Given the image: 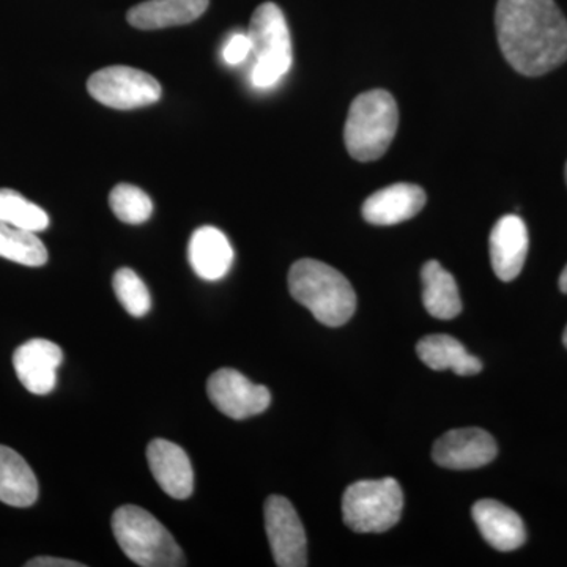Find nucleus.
<instances>
[{
    "instance_id": "1",
    "label": "nucleus",
    "mask_w": 567,
    "mask_h": 567,
    "mask_svg": "<svg viewBox=\"0 0 567 567\" xmlns=\"http://www.w3.org/2000/svg\"><path fill=\"white\" fill-rule=\"evenodd\" d=\"M499 50L524 76H543L567 61V20L555 0H498Z\"/></svg>"
},
{
    "instance_id": "2",
    "label": "nucleus",
    "mask_w": 567,
    "mask_h": 567,
    "mask_svg": "<svg viewBox=\"0 0 567 567\" xmlns=\"http://www.w3.org/2000/svg\"><path fill=\"white\" fill-rule=\"evenodd\" d=\"M295 300L327 327L346 324L357 311V293L341 271L315 259H301L289 271Z\"/></svg>"
},
{
    "instance_id": "3",
    "label": "nucleus",
    "mask_w": 567,
    "mask_h": 567,
    "mask_svg": "<svg viewBox=\"0 0 567 567\" xmlns=\"http://www.w3.org/2000/svg\"><path fill=\"white\" fill-rule=\"evenodd\" d=\"M399 125L394 96L386 91H369L354 99L347 115L344 140L357 162H375L385 155Z\"/></svg>"
},
{
    "instance_id": "4",
    "label": "nucleus",
    "mask_w": 567,
    "mask_h": 567,
    "mask_svg": "<svg viewBox=\"0 0 567 567\" xmlns=\"http://www.w3.org/2000/svg\"><path fill=\"white\" fill-rule=\"evenodd\" d=\"M112 532L134 565L181 567L186 565L182 548L158 518L140 506L118 507L112 516Z\"/></svg>"
},
{
    "instance_id": "5",
    "label": "nucleus",
    "mask_w": 567,
    "mask_h": 567,
    "mask_svg": "<svg viewBox=\"0 0 567 567\" xmlns=\"http://www.w3.org/2000/svg\"><path fill=\"white\" fill-rule=\"evenodd\" d=\"M251 40L254 87L270 89L289 73L292 66V40L282 10L265 2L254 11L248 29Z\"/></svg>"
},
{
    "instance_id": "6",
    "label": "nucleus",
    "mask_w": 567,
    "mask_h": 567,
    "mask_svg": "<svg viewBox=\"0 0 567 567\" xmlns=\"http://www.w3.org/2000/svg\"><path fill=\"white\" fill-rule=\"evenodd\" d=\"M404 494L393 477L358 481L347 487L342 517L354 533H385L401 520Z\"/></svg>"
},
{
    "instance_id": "7",
    "label": "nucleus",
    "mask_w": 567,
    "mask_h": 567,
    "mask_svg": "<svg viewBox=\"0 0 567 567\" xmlns=\"http://www.w3.org/2000/svg\"><path fill=\"white\" fill-rule=\"evenodd\" d=\"M96 102L112 110L130 111L159 102L163 89L151 74L132 66L114 65L96 71L87 81Z\"/></svg>"
},
{
    "instance_id": "8",
    "label": "nucleus",
    "mask_w": 567,
    "mask_h": 567,
    "mask_svg": "<svg viewBox=\"0 0 567 567\" xmlns=\"http://www.w3.org/2000/svg\"><path fill=\"white\" fill-rule=\"evenodd\" d=\"M265 528L276 566H308V540L297 511L281 495L268 496L265 502Z\"/></svg>"
},
{
    "instance_id": "9",
    "label": "nucleus",
    "mask_w": 567,
    "mask_h": 567,
    "mask_svg": "<svg viewBox=\"0 0 567 567\" xmlns=\"http://www.w3.org/2000/svg\"><path fill=\"white\" fill-rule=\"evenodd\" d=\"M208 399L223 415L241 421L260 415L271 404L268 388L256 385L235 369H218L207 382Z\"/></svg>"
},
{
    "instance_id": "10",
    "label": "nucleus",
    "mask_w": 567,
    "mask_h": 567,
    "mask_svg": "<svg viewBox=\"0 0 567 567\" xmlns=\"http://www.w3.org/2000/svg\"><path fill=\"white\" fill-rule=\"evenodd\" d=\"M494 436L483 429H454L436 440L432 457L450 470H475L491 464L496 457Z\"/></svg>"
},
{
    "instance_id": "11",
    "label": "nucleus",
    "mask_w": 567,
    "mask_h": 567,
    "mask_svg": "<svg viewBox=\"0 0 567 567\" xmlns=\"http://www.w3.org/2000/svg\"><path fill=\"white\" fill-rule=\"evenodd\" d=\"M62 361L61 347L48 339H32L18 347L13 354L18 379L29 393L37 395H47L54 390Z\"/></svg>"
},
{
    "instance_id": "12",
    "label": "nucleus",
    "mask_w": 567,
    "mask_h": 567,
    "mask_svg": "<svg viewBox=\"0 0 567 567\" xmlns=\"http://www.w3.org/2000/svg\"><path fill=\"white\" fill-rule=\"evenodd\" d=\"M528 246V229L524 219L516 215L498 219L491 233V262L502 281H514L522 274Z\"/></svg>"
},
{
    "instance_id": "13",
    "label": "nucleus",
    "mask_w": 567,
    "mask_h": 567,
    "mask_svg": "<svg viewBox=\"0 0 567 567\" xmlns=\"http://www.w3.org/2000/svg\"><path fill=\"white\" fill-rule=\"evenodd\" d=\"M147 462L153 477L167 495L175 499H186L193 495V465L181 446L169 440H153L147 447Z\"/></svg>"
},
{
    "instance_id": "14",
    "label": "nucleus",
    "mask_w": 567,
    "mask_h": 567,
    "mask_svg": "<svg viewBox=\"0 0 567 567\" xmlns=\"http://www.w3.org/2000/svg\"><path fill=\"white\" fill-rule=\"evenodd\" d=\"M425 200L424 189L412 183H395L388 188L372 194L363 205L365 221L375 226H394L409 221L423 210Z\"/></svg>"
},
{
    "instance_id": "15",
    "label": "nucleus",
    "mask_w": 567,
    "mask_h": 567,
    "mask_svg": "<svg viewBox=\"0 0 567 567\" xmlns=\"http://www.w3.org/2000/svg\"><path fill=\"white\" fill-rule=\"evenodd\" d=\"M472 514L481 535L496 550H517L527 540V529L520 516L496 499H480Z\"/></svg>"
},
{
    "instance_id": "16",
    "label": "nucleus",
    "mask_w": 567,
    "mask_h": 567,
    "mask_svg": "<svg viewBox=\"0 0 567 567\" xmlns=\"http://www.w3.org/2000/svg\"><path fill=\"white\" fill-rule=\"evenodd\" d=\"M188 260L194 274L204 281H219L233 267V245L216 227H199L189 238Z\"/></svg>"
},
{
    "instance_id": "17",
    "label": "nucleus",
    "mask_w": 567,
    "mask_h": 567,
    "mask_svg": "<svg viewBox=\"0 0 567 567\" xmlns=\"http://www.w3.org/2000/svg\"><path fill=\"white\" fill-rule=\"evenodd\" d=\"M210 0H145L128 11V22L141 31H158L199 20Z\"/></svg>"
},
{
    "instance_id": "18",
    "label": "nucleus",
    "mask_w": 567,
    "mask_h": 567,
    "mask_svg": "<svg viewBox=\"0 0 567 567\" xmlns=\"http://www.w3.org/2000/svg\"><path fill=\"white\" fill-rule=\"evenodd\" d=\"M417 357L434 371H453L454 374L476 375L483 371L480 358L466 352L462 342L447 334H431L421 339L416 346Z\"/></svg>"
},
{
    "instance_id": "19",
    "label": "nucleus",
    "mask_w": 567,
    "mask_h": 567,
    "mask_svg": "<svg viewBox=\"0 0 567 567\" xmlns=\"http://www.w3.org/2000/svg\"><path fill=\"white\" fill-rule=\"evenodd\" d=\"M39 498V481L28 462L9 446L0 445V502L29 507Z\"/></svg>"
},
{
    "instance_id": "20",
    "label": "nucleus",
    "mask_w": 567,
    "mask_h": 567,
    "mask_svg": "<svg viewBox=\"0 0 567 567\" xmlns=\"http://www.w3.org/2000/svg\"><path fill=\"white\" fill-rule=\"evenodd\" d=\"M425 311L440 320L456 319L462 311L461 293L454 276L436 260H429L421 270Z\"/></svg>"
},
{
    "instance_id": "21",
    "label": "nucleus",
    "mask_w": 567,
    "mask_h": 567,
    "mask_svg": "<svg viewBox=\"0 0 567 567\" xmlns=\"http://www.w3.org/2000/svg\"><path fill=\"white\" fill-rule=\"evenodd\" d=\"M0 257L25 267H43L48 249L35 233L0 223Z\"/></svg>"
},
{
    "instance_id": "22",
    "label": "nucleus",
    "mask_w": 567,
    "mask_h": 567,
    "mask_svg": "<svg viewBox=\"0 0 567 567\" xmlns=\"http://www.w3.org/2000/svg\"><path fill=\"white\" fill-rule=\"evenodd\" d=\"M0 223L39 234L50 227V216L39 205L25 199L21 193L0 188Z\"/></svg>"
},
{
    "instance_id": "23",
    "label": "nucleus",
    "mask_w": 567,
    "mask_h": 567,
    "mask_svg": "<svg viewBox=\"0 0 567 567\" xmlns=\"http://www.w3.org/2000/svg\"><path fill=\"white\" fill-rule=\"evenodd\" d=\"M111 210L126 224H142L151 219L153 203L137 186L121 183L110 194Z\"/></svg>"
},
{
    "instance_id": "24",
    "label": "nucleus",
    "mask_w": 567,
    "mask_h": 567,
    "mask_svg": "<svg viewBox=\"0 0 567 567\" xmlns=\"http://www.w3.org/2000/svg\"><path fill=\"white\" fill-rule=\"evenodd\" d=\"M112 287L125 311L133 317H144L152 308V297L144 281L132 268L115 271Z\"/></svg>"
},
{
    "instance_id": "25",
    "label": "nucleus",
    "mask_w": 567,
    "mask_h": 567,
    "mask_svg": "<svg viewBox=\"0 0 567 567\" xmlns=\"http://www.w3.org/2000/svg\"><path fill=\"white\" fill-rule=\"evenodd\" d=\"M251 40L248 32H234L223 48V61L230 66L240 65L251 54Z\"/></svg>"
},
{
    "instance_id": "26",
    "label": "nucleus",
    "mask_w": 567,
    "mask_h": 567,
    "mask_svg": "<svg viewBox=\"0 0 567 567\" xmlns=\"http://www.w3.org/2000/svg\"><path fill=\"white\" fill-rule=\"evenodd\" d=\"M28 567H84L82 563L71 561V559L39 557L25 563Z\"/></svg>"
},
{
    "instance_id": "27",
    "label": "nucleus",
    "mask_w": 567,
    "mask_h": 567,
    "mask_svg": "<svg viewBox=\"0 0 567 567\" xmlns=\"http://www.w3.org/2000/svg\"><path fill=\"white\" fill-rule=\"evenodd\" d=\"M559 290H561L563 293H567V265L561 276H559Z\"/></svg>"
},
{
    "instance_id": "28",
    "label": "nucleus",
    "mask_w": 567,
    "mask_h": 567,
    "mask_svg": "<svg viewBox=\"0 0 567 567\" xmlns=\"http://www.w3.org/2000/svg\"><path fill=\"white\" fill-rule=\"evenodd\" d=\"M563 344H565V347L567 349V327H566L565 333H563Z\"/></svg>"
},
{
    "instance_id": "29",
    "label": "nucleus",
    "mask_w": 567,
    "mask_h": 567,
    "mask_svg": "<svg viewBox=\"0 0 567 567\" xmlns=\"http://www.w3.org/2000/svg\"><path fill=\"white\" fill-rule=\"evenodd\" d=\"M566 183H567V164H566Z\"/></svg>"
}]
</instances>
